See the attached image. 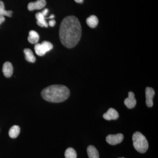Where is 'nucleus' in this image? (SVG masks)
<instances>
[{
    "mask_svg": "<svg viewBox=\"0 0 158 158\" xmlns=\"http://www.w3.org/2000/svg\"><path fill=\"white\" fill-rule=\"evenodd\" d=\"M81 35V23L76 16H67L62 20L59 29V37L64 46L69 48L74 47L78 43Z\"/></svg>",
    "mask_w": 158,
    "mask_h": 158,
    "instance_id": "obj_1",
    "label": "nucleus"
},
{
    "mask_svg": "<svg viewBox=\"0 0 158 158\" xmlns=\"http://www.w3.org/2000/svg\"><path fill=\"white\" fill-rule=\"evenodd\" d=\"M43 98L51 102L59 103L65 101L70 95V91L66 86L62 85H52L42 90Z\"/></svg>",
    "mask_w": 158,
    "mask_h": 158,
    "instance_id": "obj_2",
    "label": "nucleus"
},
{
    "mask_svg": "<svg viewBox=\"0 0 158 158\" xmlns=\"http://www.w3.org/2000/svg\"><path fill=\"white\" fill-rule=\"evenodd\" d=\"M132 139L133 145L137 151L142 153L147 151L148 143L144 135L140 132H136L133 135Z\"/></svg>",
    "mask_w": 158,
    "mask_h": 158,
    "instance_id": "obj_3",
    "label": "nucleus"
},
{
    "mask_svg": "<svg viewBox=\"0 0 158 158\" xmlns=\"http://www.w3.org/2000/svg\"><path fill=\"white\" fill-rule=\"evenodd\" d=\"M53 48V45L51 43L48 41H43L41 44H36L34 47V49L38 56H43L46 53L51 50Z\"/></svg>",
    "mask_w": 158,
    "mask_h": 158,
    "instance_id": "obj_4",
    "label": "nucleus"
},
{
    "mask_svg": "<svg viewBox=\"0 0 158 158\" xmlns=\"http://www.w3.org/2000/svg\"><path fill=\"white\" fill-rule=\"evenodd\" d=\"M124 136L122 134L110 135L107 136L106 141L111 145H116L121 143L123 140Z\"/></svg>",
    "mask_w": 158,
    "mask_h": 158,
    "instance_id": "obj_5",
    "label": "nucleus"
},
{
    "mask_svg": "<svg viewBox=\"0 0 158 158\" xmlns=\"http://www.w3.org/2000/svg\"><path fill=\"white\" fill-rule=\"evenodd\" d=\"M155 94V90L151 87H147L145 89L146 96V104L148 107H151L153 105V99Z\"/></svg>",
    "mask_w": 158,
    "mask_h": 158,
    "instance_id": "obj_6",
    "label": "nucleus"
},
{
    "mask_svg": "<svg viewBox=\"0 0 158 158\" xmlns=\"http://www.w3.org/2000/svg\"><path fill=\"white\" fill-rule=\"evenodd\" d=\"M46 5L45 0H37L34 2L29 3L28 5V9L30 11L34 10H39L43 9Z\"/></svg>",
    "mask_w": 158,
    "mask_h": 158,
    "instance_id": "obj_7",
    "label": "nucleus"
},
{
    "mask_svg": "<svg viewBox=\"0 0 158 158\" xmlns=\"http://www.w3.org/2000/svg\"><path fill=\"white\" fill-rule=\"evenodd\" d=\"M124 104L129 109H132L136 105V100L135 98V94L132 91L128 93V97L124 100Z\"/></svg>",
    "mask_w": 158,
    "mask_h": 158,
    "instance_id": "obj_8",
    "label": "nucleus"
},
{
    "mask_svg": "<svg viewBox=\"0 0 158 158\" xmlns=\"http://www.w3.org/2000/svg\"><path fill=\"white\" fill-rule=\"evenodd\" d=\"M103 116L106 120H115L118 118L119 115L118 112L115 109L110 108L106 113L104 114Z\"/></svg>",
    "mask_w": 158,
    "mask_h": 158,
    "instance_id": "obj_9",
    "label": "nucleus"
},
{
    "mask_svg": "<svg viewBox=\"0 0 158 158\" xmlns=\"http://www.w3.org/2000/svg\"><path fill=\"white\" fill-rule=\"evenodd\" d=\"M2 71L4 76L7 78L10 77L13 72V68L11 62H6L3 66Z\"/></svg>",
    "mask_w": 158,
    "mask_h": 158,
    "instance_id": "obj_10",
    "label": "nucleus"
},
{
    "mask_svg": "<svg viewBox=\"0 0 158 158\" xmlns=\"http://www.w3.org/2000/svg\"><path fill=\"white\" fill-rule=\"evenodd\" d=\"M36 18L37 19V23L40 27H48V24L45 20L46 18L43 15L41 12H37L36 14Z\"/></svg>",
    "mask_w": 158,
    "mask_h": 158,
    "instance_id": "obj_11",
    "label": "nucleus"
},
{
    "mask_svg": "<svg viewBox=\"0 0 158 158\" xmlns=\"http://www.w3.org/2000/svg\"><path fill=\"white\" fill-rule=\"evenodd\" d=\"M39 35L37 32L34 31H31L29 32L28 40L30 43L32 44H37L39 40Z\"/></svg>",
    "mask_w": 158,
    "mask_h": 158,
    "instance_id": "obj_12",
    "label": "nucleus"
},
{
    "mask_svg": "<svg viewBox=\"0 0 158 158\" xmlns=\"http://www.w3.org/2000/svg\"><path fill=\"white\" fill-rule=\"evenodd\" d=\"M87 24L91 28L96 27L98 23V19L95 15H92L89 16L86 20Z\"/></svg>",
    "mask_w": 158,
    "mask_h": 158,
    "instance_id": "obj_13",
    "label": "nucleus"
},
{
    "mask_svg": "<svg viewBox=\"0 0 158 158\" xmlns=\"http://www.w3.org/2000/svg\"><path fill=\"white\" fill-rule=\"evenodd\" d=\"M88 157L89 158H99V153L97 150L93 145H90L87 148Z\"/></svg>",
    "mask_w": 158,
    "mask_h": 158,
    "instance_id": "obj_14",
    "label": "nucleus"
},
{
    "mask_svg": "<svg viewBox=\"0 0 158 158\" xmlns=\"http://www.w3.org/2000/svg\"><path fill=\"white\" fill-rule=\"evenodd\" d=\"M24 52L25 55L26 59L28 62H34L36 61V58L34 56L33 52L30 49H25L24 50Z\"/></svg>",
    "mask_w": 158,
    "mask_h": 158,
    "instance_id": "obj_15",
    "label": "nucleus"
},
{
    "mask_svg": "<svg viewBox=\"0 0 158 158\" xmlns=\"http://www.w3.org/2000/svg\"><path fill=\"white\" fill-rule=\"evenodd\" d=\"M20 128L17 125H14L11 127L9 131V135L12 138H17L19 135Z\"/></svg>",
    "mask_w": 158,
    "mask_h": 158,
    "instance_id": "obj_16",
    "label": "nucleus"
},
{
    "mask_svg": "<svg viewBox=\"0 0 158 158\" xmlns=\"http://www.w3.org/2000/svg\"><path fill=\"white\" fill-rule=\"evenodd\" d=\"M12 11H7L5 9L4 2L2 1H0V15L11 17L12 16Z\"/></svg>",
    "mask_w": 158,
    "mask_h": 158,
    "instance_id": "obj_17",
    "label": "nucleus"
},
{
    "mask_svg": "<svg viewBox=\"0 0 158 158\" xmlns=\"http://www.w3.org/2000/svg\"><path fill=\"white\" fill-rule=\"evenodd\" d=\"M65 158H77L76 152L73 148H69L65 150Z\"/></svg>",
    "mask_w": 158,
    "mask_h": 158,
    "instance_id": "obj_18",
    "label": "nucleus"
},
{
    "mask_svg": "<svg viewBox=\"0 0 158 158\" xmlns=\"http://www.w3.org/2000/svg\"><path fill=\"white\" fill-rule=\"evenodd\" d=\"M56 22L54 19L51 20L49 21V25L51 27H53L56 25Z\"/></svg>",
    "mask_w": 158,
    "mask_h": 158,
    "instance_id": "obj_19",
    "label": "nucleus"
},
{
    "mask_svg": "<svg viewBox=\"0 0 158 158\" xmlns=\"http://www.w3.org/2000/svg\"><path fill=\"white\" fill-rule=\"evenodd\" d=\"M48 9H44V10H43L41 12V13H42L43 15H44V17H45L46 15H47L48 13Z\"/></svg>",
    "mask_w": 158,
    "mask_h": 158,
    "instance_id": "obj_20",
    "label": "nucleus"
},
{
    "mask_svg": "<svg viewBox=\"0 0 158 158\" xmlns=\"http://www.w3.org/2000/svg\"><path fill=\"white\" fill-rule=\"evenodd\" d=\"M5 20V18L4 16H2L0 15V24L4 22Z\"/></svg>",
    "mask_w": 158,
    "mask_h": 158,
    "instance_id": "obj_21",
    "label": "nucleus"
},
{
    "mask_svg": "<svg viewBox=\"0 0 158 158\" xmlns=\"http://www.w3.org/2000/svg\"><path fill=\"white\" fill-rule=\"evenodd\" d=\"M77 3H81L83 2V0H74Z\"/></svg>",
    "mask_w": 158,
    "mask_h": 158,
    "instance_id": "obj_22",
    "label": "nucleus"
},
{
    "mask_svg": "<svg viewBox=\"0 0 158 158\" xmlns=\"http://www.w3.org/2000/svg\"><path fill=\"white\" fill-rule=\"evenodd\" d=\"M54 18H55V15L53 14H52L50 17L46 18V19H53Z\"/></svg>",
    "mask_w": 158,
    "mask_h": 158,
    "instance_id": "obj_23",
    "label": "nucleus"
},
{
    "mask_svg": "<svg viewBox=\"0 0 158 158\" xmlns=\"http://www.w3.org/2000/svg\"></svg>",
    "mask_w": 158,
    "mask_h": 158,
    "instance_id": "obj_24",
    "label": "nucleus"
}]
</instances>
